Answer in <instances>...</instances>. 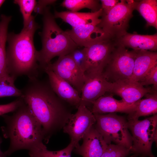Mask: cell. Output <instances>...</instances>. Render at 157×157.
Wrapping results in <instances>:
<instances>
[{
  "label": "cell",
  "instance_id": "21",
  "mask_svg": "<svg viewBox=\"0 0 157 157\" xmlns=\"http://www.w3.org/2000/svg\"><path fill=\"white\" fill-rule=\"evenodd\" d=\"M146 98L137 101L134 110L129 114L128 120L138 119L141 116L157 114V91L148 93L145 95Z\"/></svg>",
  "mask_w": 157,
  "mask_h": 157
},
{
  "label": "cell",
  "instance_id": "12",
  "mask_svg": "<svg viewBox=\"0 0 157 157\" xmlns=\"http://www.w3.org/2000/svg\"><path fill=\"white\" fill-rule=\"evenodd\" d=\"M85 74L86 79L81 92V104L90 110L95 101L109 91L112 83L107 80L102 73Z\"/></svg>",
  "mask_w": 157,
  "mask_h": 157
},
{
  "label": "cell",
  "instance_id": "28",
  "mask_svg": "<svg viewBox=\"0 0 157 157\" xmlns=\"http://www.w3.org/2000/svg\"><path fill=\"white\" fill-rule=\"evenodd\" d=\"M130 153V149L123 146L110 144L101 157H126Z\"/></svg>",
  "mask_w": 157,
  "mask_h": 157
},
{
  "label": "cell",
  "instance_id": "8",
  "mask_svg": "<svg viewBox=\"0 0 157 157\" xmlns=\"http://www.w3.org/2000/svg\"><path fill=\"white\" fill-rule=\"evenodd\" d=\"M136 54V51H129L117 43L102 72L105 78L112 83L130 79L133 74Z\"/></svg>",
  "mask_w": 157,
  "mask_h": 157
},
{
  "label": "cell",
  "instance_id": "2",
  "mask_svg": "<svg viewBox=\"0 0 157 157\" xmlns=\"http://www.w3.org/2000/svg\"><path fill=\"white\" fill-rule=\"evenodd\" d=\"M40 26L31 15L18 34L8 33L6 50L7 72L15 79L23 75L29 79L38 78L40 69L38 60V51L35 48L33 37Z\"/></svg>",
  "mask_w": 157,
  "mask_h": 157
},
{
  "label": "cell",
  "instance_id": "14",
  "mask_svg": "<svg viewBox=\"0 0 157 157\" xmlns=\"http://www.w3.org/2000/svg\"><path fill=\"white\" fill-rule=\"evenodd\" d=\"M43 70L47 74L50 85L57 95L71 106L77 109L81 101L78 92L48 67L44 68Z\"/></svg>",
  "mask_w": 157,
  "mask_h": 157
},
{
  "label": "cell",
  "instance_id": "33",
  "mask_svg": "<svg viewBox=\"0 0 157 157\" xmlns=\"http://www.w3.org/2000/svg\"><path fill=\"white\" fill-rule=\"evenodd\" d=\"M56 0H39L34 9V11L37 13L42 14L44 8L49 5L55 3Z\"/></svg>",
  "mask_w": 157,
  "mask_h": 157
},
{
  "label": "cell",
  "instance_id": "31",
  "mask_svg": "<svg viewBox=\"0 0 157 157\" xmlns=\"http://www.w3.org/2000/svg\"><path fill=\"white\" fill-rule=\"evenodd\" d=\"M24 103L23 99L20 97L9 103L0 105V116L9 113L14 112Z\"/></svg>",
  "mask_w": 157,
  "mask_h": 157
},
{
  "label": "cell",
  "instance_id": "25",
  "mask_svg": "<svg viewBox=\"0 0 157 157\" xmlns=\"http://www.w3.org/2000/svg\"><path fill=\"white\" fill-rule=\"evenodd\" d=\"M15 80L9 74L0 78V98L22 96L21 90L17 88L15 85Z\"/></svg>",
  "mask_w": 157,
  "mask_h": 157
},
{
  "label": "cell",
  "instance_id": "9",
  "mask_svg": "<svg viewBox=\"0 0 157 157\" xmlns=\"http://www.w3.org/2000/svg\"><path fill=\"white\" fill-rule=\"evenodd\" d=\"M117 44L116 39L108 38L85 47L86 65L85 74L102 73Z\"/></svg>",
  "mask_w": 157,
  "mask_h": 157
},
{
  "label": "cell",
  "instance_id": "17",
  "mask_svg": "<svg viewBox=\"0 0 157 157\" xmlns=\"http://www.w3.org/2000/svg\"><path fill=\"white\" fill-rule=\"evenodd\" d=\"M113 95L102 96L93 103L91 111L93 114H104L115 112L124 113L129 114L135 110L137 101L129 104L122 100L118 101Z\"/></svg>",
  "mask_w": 157,
  "mask_h": 157
},
{
  "label": "cell",
  "instance_id": "27",
  "mask_svg": "<svg viewBox=\"0 0 157 157\" xmlns=\"http://www.w3.org/2000/svg\"><path fill=\"white\" fill-rule=\"evenodd\" d=\"M14 2L19 7L23 17L24 25H25L32 15V13L34 10L37 2L35 0H15Z\"/></svg>",
  "mask_w": 157,
  "mask_h": 157
},
{
  "label": "cell",
  "instance_id": "1",
  "mask_svg": "<svg viewBox=\"0 0 157 157\" xmlns=\"http://www.w3.org/2000/svg\"><path fill=\"white\" fill-rule=\"evenodd\" d=\"M21 97L41 125L44 141L59 132L72 115L71 106L59 98L49 83L38 78L29 79L21 89Z\"/></svg>",
  "mask_w": 157,
  "mask_h": 157
},
{
  "label": "cell",
  "instance_id": "4",
  "mask_svg": "<svg viewBox=\"0 0 157 157\" xmlns=\"http://www.w3.org/2000/svg\"><path fill=\"white\" fill-rule=\"evenodd\" d=\"M42 15L43 29L39 34L42 46L38 51V60L40 69L43 70L54 57L69 54L78 47L57 24L49 7L45 8Z\"/></svg>",
  "mask_w": 157,
  "mask_h": 157
},
{
  "label": "cell",
  "instance_id": "34",
  "mask_svg": "<svg viewBox=\"0 0 157 157\" xmlns=\"http://www.w3.org/2000/svg\"><path fill=\"white\" fill-rule=\"evenodd\" d=\"M2 141V139L0 136V157H7V156L5 154L4 152L2 151L0 148V146Z\"/></svg>",
  "mask_w": 157,
  "mask_h": 157
},
{
  "label": "cell",
  "instance_id": "30",
  "mask_svg": "<svg viewBox=\"0 0 157 157\" xmlns=\"http://www.w3.org/2000/svg\"><path fill=\"white\" fill-rule=\"evenodd\" d=\"M139 82L143 86L152 84L153 88L157 90V65L153 67Z\"/></svg>",
  "mask_w": 157,
  "mask_h": 157
},
{
  "label": "cell",
  "instance_id": "36",
  "mask_svg": "<svg viewBox=\"0 0 157 157\" xmlns=\"http://www.w3.org/2000/svg\"><path fill=\"white\" fill-rule=\"evenodd\" d=\"M5 1L4 0H0V8Z\"/></svg>",
  "mask_w": 157,
  "mask_h": 157
},
{
  "label": "cell",
  "instance_id": "18",
  "mask_svg": "<svg viewBox=\"0 0 157 157\" xmlns=\"http://www.w3.org/2000/svg\"><path fill=\"white\" fill-rule=\"evenodd\" d=\"M117 43L134 50H150L157 49V34L142 35L127 32L116 39Z\"/></svg>",
  "mask_w": 157,
  "mask_h": 157
},
{
  "label": "cell",
  "instance_id": "6",
  "mask_svg": "<svg viewBox=\"0 0 157 157\" xmlns=\"http://www.w3.org/2000/svg\"><path fill=\"white\" fill-rule=\"evenodd\" d=\"M127 123L132 133L130 153L135 156L155 157L152 152L151 147L157 139V114L142 120H128Z\"/></svg>",
  "mask_w": 157,
  "mask_h": 157
},
{
  "label": "cell",
  "instance_id": "24",
  "mask_svg": "<svg viewBox=\"0 0 157 157\" xmlns=\"http://www.w3.org/2000/svg\"><path fill=\"white\" fill-rule=\"evenodd\" d=\"M61 5L72 12H77L81 9L87 8L92 12L98 11L101 8L99 1L95 0H64Z\"/></svg>",
  "mask_w": 157,
  "mask_h": 157
},
{
  "label": "cell",
  "instance_id": "11",
  "mask_svg": "<svg viewBox=\"0 0 157 157\" xmlns=\"http://www.w3.org/2000/svg\"><path fill=\"white\" fill-rule=\"evenodd\" d=\"M47 67L68 82L79 93L81 92L86 76L85 72L78 67L69 54L59 57L56 62Z\"/></svg>",
  "mask_w": 157,
  "mask_h": 157
},
{
  "label": "cell",
  "instance_id": "7",
  "mask_svg": "<svg viewBox=\"0 0 157 157\" xmlns=\"http://www.w3.org/2000/svg\"><path fill=\"white\" fill-rule=\"evenodd\" d=\"M135 1L121 0L108 13L102 15L97 25L109 37L116 39L126 32L133 16Z\"/></svg>",
  "mask_w": 157,
  "mask_h": 157
},
{
  "label": "cell",
  "instance_id": "15",
  "mask_svg": "<svg viewBox=\"0 0 157 157\" xmlns=\"http://www.w3.org/2000/svg\"><path fill=\"white\" fill-rule=\"evenodd\" d=\"M82 139L81 145L75 148L73 151L83 157H101L108 145L94 125Z\"/></svg>",
  "mask_w": 157,
  "mask_h": 157
},
{
  "label": "cell",
  "instance_id": "22",
  "mask_svg": "<svg viewBox=\"0 0 157 157\" xmlns=\"http://www.w3.org/2000/svg\"><path fill=\"white\" fill-rule=\"evenodd\" d=\"M135 10H137L146 22V26L157 29V1L142 0L135 1Z\"/></svg>",
  "mask_w": 157,
  "mask_h": 157
},
{
  "label": "cell",
  "instance_id": "35",
  "mask_svg": "<svg viewBox=\"0 0 157 157\" xmlns=\"http://www.w3.org/2000/svg\"><path fill=\"white\" fill-rule=\"evenodd\" d=\"M28 154L30 157H38L36 155L33 153L29 152Z\"/></svg>",
  "mask_w": 157,
  "mask_h": 157
},
{
  "label": "cell",
  "instance_id": "19",
  "mask_svg": "<svg viewBox=\"0 0 157 157\" xmlns=\"http://www.w3.org/2000/svg\"><path fill=\"white\" fill-rule=\"evenodd\" d=\"M102 12L101 8L94 12H58L55 10L53 15L55 18L61 19L73 28L88 24L98 25L101 21L100 17L102 15Z\"/></svg>",
  "mask_w": 157,
  "mask_h": 157
},
{
  "label": "cell",
  "instance_id": "26",
  "mask_svg": "<svg viewBox=\"0 0 157 157\" xmlns=\"http://www.w3.org/2000/svg\"><path fill=\"white\" fill-rule=\"evenodd\" d=\"M75 147L72 142L65 148L60 150L51 151L48 150L46 146L33 152H29L38 157H71L72 151Z\"/></svg>",
  "mask_w": 157,
  "mask_h": 157
},
{
  "label": "cell",
  "instance_id": "23",
  "mask_svg": "<svg viewBox=\"0 0 157 157\" xmlns=\"http://www.w3.org/2000/svg\"><path fill=\"white\" fill-rule=\"evenodd\" d=\"M11 19L10 16L1 15L0 20V78L8 74L6 67V44L8 36L9 24Z\"/></svg>",
  "mask_w": 157,
  "mask_h": 157
},
{
  "label": "cell",
  "instance_id": "29",
  "mask_svg": "<svg viewBox=\"0 0 157 157\" xmlns=\"http://www.w3.org/2000/svg\"><path fill=\"white\" fill-rule=\"evenodd\" d=\"M69 54L78 67L85 73L86 65L85 48L82 49L77 48Z\"/></svg>",
  "mask_w": 157,
  "mask_h": 157
},
{
  "label": "cell",
  "instance_id": "16",
  "mask_svg": "<svg viewBox=\"0 0 157 157\" xmlns=\"http://www.w3.org/2000/svg\"><path fill=\"white\" fill-rule=\"evenodd\" d=\"M78 47H87L93 44L108 38L97 25L88 24L72 28L65 31Z\"/></svg>",
  "mask_w": 157,
  "mask_h": 157
},
{
  "label": "cell",
  "instance_id": "13",
  "mask_svg": "<svg viewBox=\"0 0 157 157\" xmlns=\"http://www.w3.org/2000/svg\"><path fill=\"white\" fill-rule=\"evenodd\" d=\"M154 91L157 90L153 88H144L138 82L126 79L112 83L109 92L120 96L124 102L132 104Z\"/></svg>",
  "mask_w": 157,
  "mask_h": 157
},
{
  "label": "cell",
  "instance_id": "5",
  "mask_svg": "<svg viewBox=\"0 0 157 157\" xmlns=\"http://www.w3.org/2000/svg\"><path fill=\"white\" fill-rule=\"evenodd\" d=\"M94 114L96 121L94 126L108 144L113 142L131 150L132 136L124 117L114 113Z\"/></svg>",
  "mask_w": 157,
  "mask_h": 157
},
{
  "label": "cell",
  "instance_id": "32",
  "mask_svg": "<svg viewBox=\"0 0 157 157\" xmlns=\"http://www.w3.org/2000/svg\"><path fill=\"white\" fill-rule=\"evenodd\" d=\"M101 8L102 10V14L108 13L119 1L117 0H101Z\"/></svg>",
  "mask_w": 157,
  "mask_h": 157
},
{
  "label": "cell",
  "instance_id": "20",
  "mask_svg": "<svg viewBox=\"0 0 157 157\" xmlns=\"http://www.w3.org/2000/svg\"><path fill=\"white\" fill-rule=\"evenodd\" d=\"M136 51L133 74L130 79L139 82L157 65V53L144 50Z\"/></svg>",
  "mask_w": 157,
  "mask_h": 157
},
{
  "label": "cell",
  "instance_id": "3",
  "mask_svg": "<svg viewBox=\"0 0 157 157\" xmlns=\"http://www.w3.org/2000/svg\"><path fill=\"white\" fill-rule=\"evenodd\" d=\"M1 116L5 124L1 127L3 135L10 140L4 152L7 156L22 149L33 152L45 145L42 127L24 102L12 115Z\"/></svg>",
  "mask_w": 157,
  "mask_h": 157
},
{
  "label": "cell",
  "instance_id": "10",
  "mask_svg": "<svg viewBox=\"0 0 157 157\" xmlns=\"http://www.w3.org/2000/svg\"><path fill=\"white\" fill-rule=\"evenodd\" d=\"M94 114L85 105L80 104L77 112L72 114L63 129V131L68 134L76 147L79 142L90 128L96 123Z\"/></svg>",
  "mask_w": 157,
  "mask_h": 157
}]
</instances>
